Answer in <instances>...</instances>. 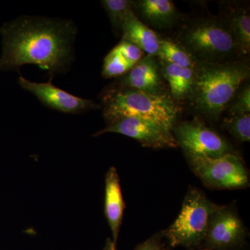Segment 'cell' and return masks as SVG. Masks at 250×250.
Segmentation results:
<instances>
[{
	"label": "cell",
	"mask_w": 250,
	"mask_h": 250,
	"mask_svg": "<svg viewBox=\"0 0 250 250\" xmlns=\"http://www.w3.org/2000/svg\"><path fill=\"white\" fill-rule=\"evenodd\" d=\"M134 1L129 0H103L101 1L104 9L107 13L113 30L122 33V27L125 18L130 11L134 10Z\"/></svg>",
	"instance_id": "obj_18"
},
{
	"label": "cell",
	"mask_w": 250,
	"mask_h": 250,
	"mask_svg": "<svg viewBox=\"0 0 250 250\" xmlns=\"http://www.w3.org/2000/svg\"><path fill=\"white\" fill-rule=\"evenodd\" d=\"M241 86L229 104L228 108L229 115L250 114V84L246 83L243 85V88Z\"/></svg>",
	"instance_id": "obj_21"
},
{
	"label": "cell",
	"mask_w": 250,
	"mask_h": 250,
	"mask_svg": "<svg viewBox=\"0 0 250 250\" xmlns=\"http://www.w3.org/2000/svg\"><path fill=\"white\" fill-rule=\"evenodd\" d=\"M123 39L134 44L147 55L156 57L160 40L157 34L140 21L134 10L130 11L122 27Z\"/></svg>",
	"instance_id": "obj_14"
},
{
	"label": "cell",
	"mask_w": 250,
	"mask_h": 250,
	"mask_svg": "<svg viewBox=\"0 0 250 250\" xmlns=\"http://www.w3.org/2000/svg\"><path fill=\"white\" fill-rule=\"evenodd\" d=\"M125 208L119 174L116 167H111L105 178L104 214L113 235L112 241L116 246Z\"/></svg>",
	"instance_id": "obj_12"
},
{
	"label": "cell",
	"mask_w": 250,
	"mask_h": 250,
	"mask_svg": "<svg viewBox=\"0 0 250 250\" xmlns=\"http://www.w3.org/2000/svg\"><path fill=\"white\" fill-rule=\"evenodd\" d=\"M106 133L124 135L139 141L144 147L153 149H165L178 147L173 133L154 122L141 118H125L107 124L93 136Z\"/></svg>",
	"instance_id": "obj_9"
},
{
	"label": "cell",
	"mask_w": 250,
	"mask_h": 250,
	"mask_svg": "<svg viewBox=\"0 0 250 250\" xmlns=\"http://www.w3.org/2000/svg\"><path fill=\"white\" fill-rule=\"evenodd\" d=\"M178 41L199 63L231 62L243 57L231 27L220 16L189 23L179 32Z\"/></svg>",
	"instance_id": "obj_3"
},
{
	"label": "cell",
	"mask_w": 250,
	"mask_h": 250,
	"mask_svg": "<svg viewBox=\"0 0 250 250\" xmlns=\"http://www.w3.org/2000/svg\"><path fill=\"white\" fill-rule=\"evenodd\" d=\"M163 238L164 235L162 233L154 235L143 243H140L134 250H169L163 242Z\"/></svg>",
	"instance_id": "obj_23"
},
{
	"label": "cell",
	"mask_w": 250,
	"mask_h": 250,
	"mask_svg": "<svg viewBox=\"0 0 250 250\" xmlns=\"http://www.w3.org/2000/svg\"><path fill=\"white\" fill-rule=\"evenodd\" d=\"M172 130L186 155L218 158L233 153L226 141L197 120L179 123Z\"/></svg>",
	"instance_id": "obj_7"
},
{
	"label": "cell",
	"mask_w": 250,
	"mask_h": 250,
	"mask_svg": "<svg viewBox=\"0 0 250 250\" xmlns=\"http://www.w3.org/2000/svg\"><path fill=\"white\" fill-rule=\"evenodd\" d=\"M246 238V228L236 210L218 206L210 218L203 249L238 250Z\"/></svg>",
	"instance_id": "obj_8"
},
{
	"label": "cell",
	"mask_w": 250,
	"mask_h": 250,
	"mask_svg": "<svg viewBox=\"0 0 250 250\" xmlns=\"http://www.w3.org/2000/svg\"><path fill=\"white\" fill-rule=\"evenodd\" d=\"M103 250H116V246L110 238L106 239Z\"/></svg>",
	"instance_id": "obj_24"
},
{
	"label": "cell",
	"mask_w": 250,
	"mask_h": 250,
	"mask_svg": "<svg viewBox=\"0 0 250 250\" xmlns=\"http://www.w3.org/2000/svg\"><path fill=\"white\" fill-rule=\"evenodd\" d=\"M18 83L23 89L35 95L45 106L62 113L78 114L99 108L92 100L75 96L61 89L54 85L51 80L45 83H37L21 76L18 78Z\"/></svg>",
	"instance_id": "obj_10"
},
{
	"label": "cell",
	"mask_w": 250,
	"mask_h": 250,
	"mask_svg": "<svg viewBox=\"0 0 250 250\" xmlns=\"http://www.w3.org/2000/svg\"><path fill=\"white\" fill-rule=\"evenodd\" d=\"M223 126L236 139L250 142V114L229 115L224 121Z\"/></svg>",
	"instance_id": "obj_20"
},
{
	"label": "cell",
	"mask_w": 250,
	"mask_h": 250,
	"mask_svg": "<svg viewBox=\"0 0 250 250\" xmlns=\"http://www.w3.org/2000/svg\"><path fill=\"white\" fill-rule=\"evenodd\" d=\"M104 116L107 124L122 118L154 122L172 131L179 113L170 97L124 88L108 90L103 98Z\"/></svg>",
	"instance_id": "obj_4"
},
{
	"label": "cell",
	"mask_w": 250,
	"mask_h": 250,
	"mask_svg": "<svg viewBox=\"0 0 250 250\" xmlns=\"http://www.w3.org/2000/svg\"><path fill=\"white\" fill-rule=\"evenodd\" d=\"M218 205L200 189L190 188L173 223L162 232L172 248H192L205 241L211 215Z\"/></svg>",
	"instance_id": "obj_5"
},
{
	"label": "cell",
	"mask_w": 250,
	"mask_h": 250,
	"mask_svg": "<svg viewBox=\"0 0 250 250\" xmlns=\"http://www.w3.org/2000/svg\"><path fill=\"white\" fill-rule=\"evenodd\" d=\"M201 250H207V249H202Z\"/></svg>",
	"instance_id": "obj_25"
},
{
	"label": "cell",
	"mask_w": 250,
	"mask_h": 250,
	"mask_svg": "<svg viewBox=\"0 0 250 250\" xmlns=\"http://www.w3.org/2000/svg\"><path fill=\"white\" fill-rule=\"evenodd\" d=\"M152 27L158 29L170 27L177 21V9L170 0L134 1V10Z\"/></svg>",
	"instance_id": "obj_15"
},
{
	"label": "cell",
	"mask_w": 250,
	"mask_h": 250,
	"mask_svg": "<svg viewBox=\"0 0 250 250\" xmlns=\"http://www.w3.org/2000/svg\"><path fill=\"white\" fill-rule=\"evenodd\" d=\"M156 57L161 62L189 68L195 69L199 64L178 42L170 39H161Z\"/></svg>",
	"instance_id": "obj_17"
},
{
	"label": "cell",
	"mask_w": 250,
	"mask_h": 250,
	"mask_svg": "<svg viewBox=\"0 0 250 250\" xmlns=\"http://www.w3.org/2000/svg\"><path fill=\"white\" fill-rule=\"evenodd\" d=\"M223 18L231 27L239 45L242 57L249 55L250 52V15L248 5L238 1H225L221 4Z\"/></svg>",
	"instance_id": "obj_13"
},
{
	"label": "cell",
	"mask_w": 250,
	"mask_h": 250,
	"mask_svg": "<svg viewBox=\"0 0 250 250\" xmlns=\"http://www.w3.org/2000/svg\"><path fill=\"white\" fill-rule=\"evenodd\" d=\"M114 49L134 66L143 59L144 54L137 46L124 40H122Z\"/></svg>",
	"instance_id": "obj_22"
},
{
	"label": "cell",
	"mask_w": 250,
	"mask_h": 250,
	"mask_svg": "<svg viewBox=\"0 0 250 250\" xmlns=\"http://www.w3.org/2000/svg\"><path fill=\"white\" fill-rule=\"evenodd\" d=\"M161 70L170 88L172 98L177 101L191 98L195 81V69L172 65L160 61Z\"/></svg>",
	"instance_id": "obj_16"
},
{
	"label": "cell",
	"mask_w": 250,
	"mask_h": 250,
	"mask_svg": "<svg viewBox=\"0 0 250 250\" xmlns=\"http://www.w3.org/2000/svg\"><path fill=\"white\" fill-rule=\"evenodd\" d=\"M155 57H143L126 75L121 77V87L132 88L153 94L162 95V80L159 72V62Z\"/></svg>",
	"instance_id": "obj_11"
},
{
	"label": "cell",
	"mask_w": 250,
	"mask_h": 250,
	"mask_svg": "<svg viewBox=\"0 0 250 250\" xmlns=\"http://www.w3.org/2000/svg\"><path fill=\"white\" fill-rule=\"evenodd\" d=\"M187 157L192 172L207 188L232 190L249 186V174L244 161L235 153L218 158Z\"/></svg>",
	"instance_id": "obj_6"
},
{
	"label": "cell",
	"mask_w": 250,
	"mask_h": 250,
	"mask_svg": "<svg viewBox=\"0 0 250 250\" xmlns=\"http://www.w3.org/2000/svg\"><path fill=\"white\" fill-rule=\"evenodd\" d=\"M250 75L247 59L200 62L195 68L192 106L207 118L218 120Z\"/></svg>",
	"instance_id": "obj_2"
},
{
	"label": "cell",
	"mask_w": 250,
	"mask_h": 250,
	"mask_svg": "<svg viewBox=\"0 0 250 250\" xmlns=\"http://www.w3.org/2000/svg\"><path fill=\"white\" fill-rule=\"evenodd\" d=\"M0 72L32 64L51 76L68 69L77 29L72 21L24 16L1 27Z\"/></svg>",
	"instance_id": "obj_1"
},
{
	"label": "cell",
	"mask_w": 250,
	"mask_h": 250,
	"mask_svg": "<svg viewBox=\"0 0 250 250\" xmlns=\"http://www.w3.org/2000/svg\"><path fill=\"white\" fill-rule=\"evenodd\" d=\"M134 65L130 63L113 48L104 60L103 77L115 78L124 76Z\"/></svg>",
	"instance_id": "obj_19"
}]
</instances>
